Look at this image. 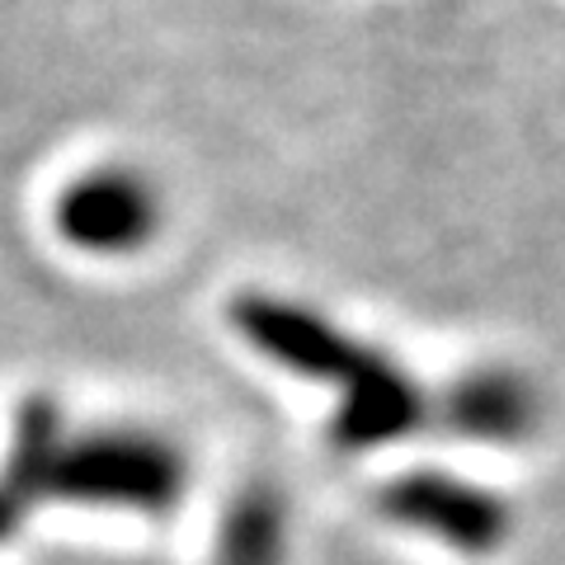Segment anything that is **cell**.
I'll return each mask as SVG.
<instances>
[{"label": "cell", "mask_w": 565, "mask_h": 565, "mask_svg": "<svg viewBox=\"0 0 565 565\" xmlns=\"http://www.w3.org/2000/svg\"><path fill=\"white\" fill-rule=\"evenodd\" d=\"M66 444V415L52 396H29L14 411L10 452L0 467V542H10L39 504L52 500V471Z\"/></svg>", "instance_id": "obj_5"}, {"label": "cell", "mask_w": 565, "mask_h": 565, "mask_svg": "<svg viewBox=\"0 0 565 565\" xmlns=\"http://www.w3.org/2000/svg\"><path fill=\"white\" fill-rule=\"evenodd\" d=\"M444 419L471 444H519L537 429L542 396L514 367H471L448 386Z\"/></svg>", "instance_id": "obj_6"}, {"label": "cell", "mask_w": 565, "mask_h": 565, "mask_svg": "<svg viewBox=\"0 0 565 565\" xmlns=\"http://www.w3.org/2000/svg\"><path fill=\"white\" fill-rule=\"evenodd\" d=\"M377 509L405 533L444 542L457 556H494L514 533L504 494L452 471H401L377 490Z\"/></svg>", "instance_id": "obj_3"}, {"label": "cell", "mask_w": 565, "mask_h": 565, "mask_svg": "<svg viewBox=\"0 0 565 565\" xmlns=\"http://www.w3.org/2000/svg\"><path fill=\"white\" fill-rule=\"evenodd\" d=\"M161 189L132 166H95L76 174L52 203V222L81 255L118 259L137 255L161 232Z\"/></svg>", "instance_id": "obj_4"}, {"label": "cell", "mask_w": 565, "mask_h": 565, "mask_svg": "<svg viewBox=\"0 0 565 565\" xmlns=\"http://www.w3.org/2000/svg\"><path fill=\"white\" fill-rule=\"evenodd\" d=\"M189 457L161 429L104 424L66 434L52 471V500L85 509H128V514H170L189 490Z\"/></svg>", "instance_id": "obj_2"}, {"label": "cell", "mask_w": 565, "mask_h": 565, "mask_svg": "<svg viewBox=\"0 0 565 565\" xmlns=\"http://www.w3.org/2000/svg\"><path fill=\"white\" fill-rule=\"evenodd\" d=\"M212 565H288V504L269 481L241 486L222 509Z\"/></svg>", "instance_id": "obj_7"}, {"label": "cell", "mask_w": 565, "mask_h": 565, "mask_svg": "<svg viewBox=\"0 0 565 565\" xmlns=\"http://www.w3.org/2000/svg\"><path fill=\"white\" fill-rule=\"evenodd\" d=\"M232 326L269 363L307 382H321L340 396V415H334L330 434L344 452L401 444L424 424L419 382L392 353L353 340L321 311L274 292H241L232 302Z\"/></svg>", "instance_id": "obj_1"}]
</instances>
